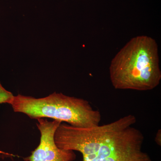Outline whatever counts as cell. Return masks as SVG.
Masks as SVG:
<instances>
[{"label": "cell", "mask_w": 161, "mask_h": 161, "mask_svg": "<svg viewBox=\"0 0 161 161\" xmlns=\"http://www.w3.org/2000/svg\"><path fill=\"white\" fill-rule=\"evenodd\" d=\"M9 104L14 112L32 119L51 118L78 128L98 125L101 120L99 111L87 100L55 92L44 98L18 95Z\"/></svg>", "instance_id": "cell-3"}, {"label": "cell", "mask_w": 161, "mask_h": 161, "mask_svg": "<svg viewBox=\"0 0 161 161\" xmlns=\"http://www.w3.org/2000/svg\"><path fill=\"white\" fill-rule=\"evenodd\" d=\"M158 50L151 37L131 39L111 61L110 78L114 88L142 92L158 86L161 80Z\"/></svg>", "instance_id": "cell-2"}, {"label": "cell", "mask_w": 161, "mask_h": 161, "mask_svg": "<svg viewBox=\"0 0 161 161\" xmlns=\"http://www.w3.org/2000/svg\"><path fill=\"white\" fill-rule=\"evenodd\" d=\"M14 95L11 92L6 90L0 82V104L8 103L11 102Z\"/></svg>", "instance_id": "cell-5"}, {"label": "cell", "mask_w": 161, "mask_h": 161, "mask_svg": "<svg viewBox=\"0 0 161 161\" xmlns=\"http://www.w3.org/2000/svg\"><path fill=\"white\" fill-rule=\"evenodd\" d=\"M37 126L40 133V144L28 158L29 161H73L76 158L74 151L58 148L54 141L55 131L61 122L37 119Z\"/></svg>", "instance_id": "cell-4"}, {"label": "cell", "mask_w": 161, "mask_h": 161, "mask_svg": "<svg viewBox=\"0 0 161 161\" xmlns=\"http://www.w3.org/2000/svg\"><path fill=\"white\" fill-rule=\"evenodd\" d=\"M136 122L135 115L129 114L91 128L61 123L55 142L60 149L80 152L83 161H152L143 150L144 136Z\"/></svg>", "instance_id": "cell-1"}]
</instances>
